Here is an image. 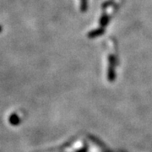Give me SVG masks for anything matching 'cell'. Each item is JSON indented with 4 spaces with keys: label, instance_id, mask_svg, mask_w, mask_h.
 Segmentation results:
<instances>
[{
    "label": "cell",
    "instance_id": "cell-4",
    "mask_svg": "<svg viewBox=\"0 0 152 152\" xmlns=\"http://www.w3.org/2000/svg\"><path fill=\"white\" fill-rule=\"evenodd\" d=\"M88 9V0H80V10L86 12Z\"/></svg>",
    "mask_w": 152,
    "mask_h": 152
},
{
    "label": "cell",
    "instance_id": "cell-5",
    "mask_svg": "<svg viewBox=\"0 0 152 152\" xmlns=\"http://www.w3.org/2000/svg\"><path fill=\"white\" fill-rule=\"evenodd\" d=\"M2 30H3V27H2V26H0V32H1V31H2Z\"/></svg>",
    "mask_w": 152,
    "mask_h": 152
},
{
    "label": "cell",
    "instance_id": "cell-1",
    "mask_svg": "<svg viewBox=\"0 0 152 152\" xmlns=\"http://www.w3.org/2000/svg\"><path fill=\"white\" fill-rule=\"evenodd\" d=\"M9 122H10V124L11 125H13V126H17V125H19L20 124V117L17 115L16 113H12L10 116V119H9Z\"/></svg>",
    "mask_w": 152,
    "mask_h": 152
},
{
    "label": "cell",
    "instance_id": "cell-3",
    "mask_svg": "<svg viewBox=\"0 0 152 152\" xmlns=\"http://www.w3.org/2000/svg\"><path fill=\"white\" fill-rule=\"evenodd\" d=\"M109 19H110V16L108 15H107L106 13H104L103 15H102L101 19H100V25L102 27H104L106 26L109 22Z\"/></svg>",
    "mask_w": 152,
    "mask_h": 152
},
{
    "label": "cell",
    "instance_id": "cell-2",
    "mask_svg": "<svg viewBox=\"0 0 152 152\" xmlns=\"http://www.w3.org/2000/svg\"><path fill=\"white\" fill-rule=\"evenodd\" d=\"M104 28L101 27L98 28L96 30H94V31H91V32L88 34V37L90 38H96L99 37V36H102L104 33Z\"/></svg>",
    "mask_w": 152,
    "mask_h": 152
}]
</instances>
